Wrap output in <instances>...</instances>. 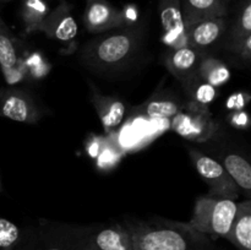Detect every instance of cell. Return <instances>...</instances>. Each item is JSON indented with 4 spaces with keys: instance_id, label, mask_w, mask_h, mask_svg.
I'll use <instances>...</instances> for the list:
<instances>
[{
    "instance_id": "24",
    "label": "cell",
    "mask_w": 251,
    "mask_h": 250,
    "mask_svg": "<svg viewBox=\"0 0 251 250\" xmlns=\"http://www.w3.org/2000/svg\"><path fill=\"white\" fill-rule=\"evenodd\" d=\"M21 239L19 227L11 221L0 217V250H14Z\"/></svg>"
},
{
    "instance_id": "11",
    "label": "cell",
    "mask_w": 251,
    "mask_h": 250,
    "mask_svg": "<svg viewBox=\"0 0 251 250\" xmlns=\"http://www.w3.org/2000/svg\"><path fill=\"white\" fill-rule=\"evenodd\" d=\"M205 58L202 51L189 46L172 48L164 58L169 73L183 82L195 77L201 60Z\"/></svg>"
},
{
    "instance_id": "31",
    "label": "cell",
    "mask_w": 251,
    "mask_h": 250,
    "mask_svg": "<svg viewBox=\"0 0 251 250\" xmlns=\"http://www.w3.org/2000/svg\"><path fill=\"white\" fill-rule=\"evenodd\" d=\"M0 189H1V180H0Z\"/></svg>"
},
{
    "instance_id": "19",
    "label": "cell",
    "mask_w": 251,
    "mask_h": 250,
    "mask_svg": "<svg viewBox=\"0 0 251 250\" xmlns=\"http://www.w3.org/2000/svg\"><path fill=\"white\" fill-rule=\"evenodd\" d=\"M196 76L217 88L229 81L230 70L223 61L212 56H205L199 65Z\"/></svg>"
},
{
    "instance_id": "9",
    "label": "cell",
    "mask_w": 251,
    "mask_h": 250,
    "mask_svg": "<svg viewBox=\"0 0 251 250\" xmlns=\"http://www.w3.org/2000/svg\"><path fill=\"white\" fill-rule=\"evenodd\" d=\"M228 48L243 60L251 58V0H242L238 7L232 31L228 39Z\"/></svg>"
},
{
    "instance_id": "4",
    "label": "cell",
    "mask_w": 251,
    "mask_h": 250,
    "mask_svg": "<svg viewBox=\"0 0 251 250\" xmlns=\"http://www.w3.org/2000/svg\"><path fill=\"white\" fill-rule=\"evenodd\" d=\"M194 167L199 175L205 180L208 186L207 196L235 200L239 195V188L233 181L225 167L215 159L199 150L191 149L189 151Z\"/></svg>"
},
{
    "instance_id": "21",
    "label": "cell",
    "mask_w": 251,
    "mask_h": 250,
    "mask_svg": "<svg viewBox=\"0 0 251 250\" xmlns=\"http://www.w3.org/2000/svg\"><path fill=\"white\" fill-rule=\"evenodd\" d=\"M184 83L188 86V93L190 96L193 105H195V107L207 109V105L212 103L217 97L216 87L202 81L198 76L190 78V80Z\"/></svg>"
},
{
    "instance_id": "7",
    "label": "cell",
    "mask_w": 251,
    "mask_h": 250,
    "mask_svg": "<svg viewBox=\"0 0 251 250\" xmlns=\"http://www.w3.org/2000/svg\"><path fill=\"white\" fill-rule=\"evenodd\" d=\"M83 24L91 33H102L126 26L122 10L107 0H86Z\"/></svg>"
},
{
    "instance_id": "8",
    "label": "cell",
    "mask_w": 251,
    "mask_h": 250,
    "mask_svg": "<svg viewBox=\"0 0 251 250\" xmlns=\"http://www.w3.org/2000/svg\"><path fill=\"white\" fill-rule=\"evenodd\" d=\"M226 31H227L226 17L203 19L185 27L186 46L202 51L203 49L217 44L225 37Z\"/></svg>"
},
{
    "instance_id": "12",
    "label": "cell",
    "mask_w": 251,
    "mask_h": 250,
    "mask_svg": "<svg viewBox=\"0 0 251 250\" xmlns=\"http://www.w3.org/2000/svg\"><path fill=\"white\" fill-rule=\"evenodd\" d=\"M159 15L164 31L163 41L172 48L186 46L180 0H159Z\"/></svg>"
},
{
    "instance_id": "22",
    "label": "cell",
    "mask_w": 251,
    "mask_h": 250,
    "mask_svg": "<svg viewBox=\"0 0 251 250\" xmlns=\"http://www.w3.org/2000/svg\"><path fill=\"white\" fill-rule=\"evenodd\" d=\"M17 63H19V56H17L15 39L10 34L9 29H5L0 32V68L2 73L6 74L7 71L16 68Z\"/></svg>"
},
{
    "instance_id": "23",
    "label": "cell",
    "mask_w": 251,
    "mask_h": 250,
    "mask_svg": "<svg viewBox=\"0 0 251 250\" xmlns=\"http://www.w3.org/2000/svg\"><path fill=\"white\" fill-rule=\"evenodd\" d=\"M86 230H87V228L66 230L64 234L56 235L51 239H47L46 244L42 245L37 250H73L74 247L80 240V238L85 234Z\"/></svg>"
},
{
    "instance_id": "13",
    "label": "cell",
    "mask_w": 251,
    "mask_h": 250,
    "mask_svg": "<svg viewBox=\"0 0 251 250\" xmlns=\"http://www.w3.org/2000/svg\"><path fill=\"white\" fill-rule=\"evenodd\" d=\"M91 242L96 250H134V239L127 225L115 223L92 228Z\"/></svg>"
},
{
    "instance_id": "2",
    "label": "cell",
    "mask_w": 251,
    "mask_h": 250,
    "mask_svg": "<svg viewBox=\"0 0 251 250\" xmlns=\"http://www.w3.org/2000/svg\"><path fill=\"white\" fill-rule=\"evenodd\" d=\"M141 42L142 33L139 28L119 27L86 43L81 50V59L95 70H119L134 60Z\"/></svg>"
},
{
    "instance_id": "28",
    "label": "cell",
    "mask_w": 251,
    "mask_h": 250,
    "mask_svg": "<svg viewBox=\"0 0 251 250\" xmlns=\"http://www.w3.org/2000/svg\"><path fill=\"white\" fill-rule=\"evenodd\" d=\"M5 29H7V27H6V25H5L4 22H2L1 17H0V32L5 31Z\"/></svg>"
},
{
    "instance_id": "27",
    "label": "cell",
    "mask_w": 251,
    "mask_h": 250,
    "mask_svg": "<svg viewBox=\"0 0 251 250\" xmlns=\"http://www.w3.org/2000/svg\"><path fill=\"white\" fill-rule=\"evenodd\" d=\"M232 123L234 126L245 127L248 124H249V118H248L247 113L239 112V113H237V114L233 115Z\"/></svg>"
},
{
    "instance_id": "17",
    "label": "cell",
    "mask_w": 251,
    "mask_h": 250,
    "mask_svg": "<svg viewBox=\"0 0 251 250\" xmlns=\"http://www.w3.org/2000/svg\"><path fill=\"white\" fill-rule=\"evenodd\" d=\"M221 164L233 179L240 191L249 199L251 193V166L243 154L227 152L221 156Z\"/></svg>"
},
{
    "instance_id": "29",
    "label": "cell",
    "mask_w": 251,
    "mask_h": 250,
    "mask_svg": "<svg viewBox=\"0 0 251 250\" xmlns=\"http://www.w3.org/2000/svg\"><path fill=\"white\" fill-rule=\"evenodd\" d=\"M7 1H11V0H0V2H7Z\"/></svg>"
},
{
    "instance_id": "15",
    "label": "cell",
    "mask_w": 251,
    "mask_h": 250,
    "mask_svg": "<svg viewBox=\"0 0 251 250\" xmlns=\"http://www.w3.org/2000/svg\"><path fill=\"white\" fill-rule=\"evenodd\" d=\"M184 26L210 17H226L228 4L225 0H180Z\"/></svg>"
},
{
    "instance_id": "30",
    "label": "cell",
    "mask_w": 251,
    "mask_h": 250,
    "mask_svg": "<svg viewBox=\"0 0 251 250\" xmlns=\"http://www.w3.org/2000/svg\"><path fill=\"white\" fill-rule=\"evenodd\" d=\"M225 1H226V2H227V4H228V2H229V0H225Z\"/></svg>"
},
{
    "instance_id": "10",
    "label": "cell",
    "mask_w": 251,
    "mask_h": 250,
    "mask_svg": "<svg viewBox=\"0 0 251 250\" xmlns=\"http://www.w3.org/2000/svg\"><path fill=\"white\" fill-rule=\"evenodd\" d=\"M77 22L71 12V6L66 1H61L55 9L50 10L39 32L55 41L70 42L77 34Z\"/></svg>"
},
{
    "instance_id": "1",
    "label": "cell",
    "mask_w": 251,
    "mask_h": 250,
    "mask_svg": "<svg viewBox=\"0 0 251 250\" xmlns=\"http://www.w3.org/2000/svg\"><path fill=\"white\" fill-rule=\"evenodd\" d=\"M126 225L134 239V250H216L211 238L189 223L151 220Z\"/></svg>"
},
{
    "instance_id": "16",
    "label": "cell",
    "mask_w": 251,
    "mask_h": 250,
    "mask_svg": "<svg viewBox=\"0 0 251 250\" xmlns=\"http://www.w3.org/2000/svg\"><path fill=\"white\" fill-rule=\"evenodd\" d=\"M226 239L238 250H251V202L249 199L238 203L234 221Z\"/></svg>"
},
{
    "instance_id": "18",
    "label": "cell",
    "mask_w": 251,
    "mask_h": 250,
    "mask_svg": "<svg viewBox=\"0 0 251 250\" xmlns=\"http://www.w3.org/2000/svg\"><path fill=\"white\" fill-rule=\"evenodd\" d=\"M50 12L47 0H22L20 16L27 32H38Z\"/></svg>"
},
{
    "instance_id": "3",
    "label": "cell",
    "mask_w": 251,
    "mask_h": 250,
    "mask_svg": "<svg viewBox=\"0 0 251 250\" xmlns=\"http://www.w3.org/2000/svg\"><path fill=\"white\" fill-rule=\"evenodd\" d=\"M237 207L235 200L201 196L196 200L189 225L207 237L226 239L234 221Z\"/></svg>"
},
{
    "instance_id": "25",
    "label": "cell",
    "mask_w": 251,
    "mask_h": 250,
    "mask_svg": "<svg viewBox=\"0 0 251 250\" xmlns=\"http://www.w3.org/2000/svg\"><path fill=\"white\" fill-rule=\"evenodd\" d=\"M91 232H92V229L87 228L85 234L80 238V240H78L77 244L74 247L73 250H96L92 242H91Z\"/></svg>"
},
{
    "instance_id": "5",
    "label": "cell",
    "mask_w": 251,
    "mask_h": 250,
    "mask_svg": "<svg viewBox=\"0 0 251 250\" xmlns=\"http://www.w3.org/2000/svg\"><path fill=\"white\" fill-rule=\"evenodd\" d=\"M217 123L205 108L193 105L188 112H180L172 118V129L189 141L205 142L217 131Z\"/></svg>"
},
{
    "instance_id": "6",
    "label": "cell",
    "mask_w": 251,
    "mask_h": 250,
    "mask_svg": "<svg viewBox=\"0 0 251 250\" xmlns=\"http://www.w3.org/2000/svg\"><path fill=\"white\" fill-rule=\"evenodd\" d=\"M0 117L25 124H34L41 112L33 98L21 90L0 91Z\"/></svg>"
},
{
    "instance_id": "26",
    "label": "cell",
    "mask_w": 251,
    "mask_h": 250,
    "mask_svg": "<svg viewBox=\"0 0 251 250\" xmlns=\"http://www.w3.org/2000/svg\"><path fill=\"white\" fill-rule=\"evenodd\" d=\"M244 98L245 96L243 95V93H235V95H233L232 97H229V100H228V108H234V109H240V108H243L245 104Z\"/></svg>"
},
{
    "instance_id": "14",
    "label": "cell",
    "mask_w": 251,
    "mask_h": 250,
    "mask_svg": "<svg viewBox=\"0 0 251 250\" xmlns=\"http://www.w3.org/2000/svg\"><path fill=\"white\" fill-rule=\"evenodd\" d=\"M91 92H92L91 93L92 103L95 105V109L100 117L103 127L107 131H110V130H114L115 127L119 126L124 120L125 112H126L124 102H122L119 98L113 97V96L102 95L93 86L91 87Z\"/></svg>"
},
{
    "instance_id": "20",
    "label": "cell",
    "mask_w": 251,
    "mask_h": 250,
    "mask_svg": "<svg viewBox=\"0 0 251 250\" xmlns=\"http://www.w3.org/2000/svg\"><path fill=\"white\" fill-rule=\"evenodd\" d=\"M144 115L153 119H163V118H173L181 110L180 104L176 98L168 96H154L150 98L145 104L140 107Z\"/></svg>"
}]
</instances>
